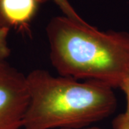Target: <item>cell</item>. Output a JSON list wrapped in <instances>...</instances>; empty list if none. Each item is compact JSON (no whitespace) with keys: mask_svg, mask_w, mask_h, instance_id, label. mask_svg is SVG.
Masks as SVG:
<instances>
[{"mask_svg":"<svg viewBox=\"0 0 129 129\" xmlns=\"http://www.w3.org/2000/svg\"><path fill=\"white\" fill-rule=\"evenodd\" d=\"M52 64L61 76L120 88L129 75V35L102 32L65 16L46 27Z\"/></svg>","mask_w":129,"mask_h":129,"instance_id":"obj_1","label":"cell"},{"mask_svg":"<svg viewBox=\"0 0 129 129\" xmlns=\"http://www.w3.org/2000/svg\"><path fill=\"white\" fill-rule=\"evenodd\" d=\"M27 76L29 103L24 129L80 128L104 119L116 108L113 88L103 83L54 76L45 70Z\"/></svg>","mask_w":129,"mask_h":129,"instance_id":"obj_2","label":"cell"},{"mask_svg":"<svg viewBox=\"0 0 129 129\" xmlns=\"http://www.w3.org/2000/svg\"><path fill=\"white\" fill-rule=\"evenodd\" d=\"M29 103L27 76L6 61L0 63V129L24 126Z\"/></svg>","mask_w":129,"mask_h":129,"instance_id":"obj_3","label":"cell"},{"mask_svg":"<svg viewBox=\"0 0 129 129\" xmlns=\"http://www.w3.org/2000/svg\"><path fill=\"white\" fill-rule=\"evenodd\" d=\"M40 3L39 0H0V11L9 27L21 28L31 21Z\"/></svg>","mask_w":129,"mask_h":129,"instance_id":"obj_4","label":"cell"},{"mask_svg":"<svg viewBox=\"0 0 129 129\" xmlns=\"http://www.w3.org/2000/svg\"><path fill=\"white\" fill-rule=\"evenodd\" d=\"M39 1L40 3L47 2V1H52L63 12L64 16L76 22H82V23L86 22L84 19L80 17V15L77 13V12L74 9L73 6L70 5L68 0H39Z\"/></svg>","mask_w":129,"mask_h":129,"instance_id":"obj_5","label":"cell"},{"mask_svg":"<svg viewBox=\"0 0 129 129\" xmlns=\"http://www.w3.org/2000/svg\"><path fill=\"white\" fill-rule=\"evenodd\" d=\"M9 29V27H0V63L5 62L11 53L8 43Z\"/></svg>","mask_w":129,"mask_h":129,"instance_id":"obj_6","label":"cell"},{"mask_svg":"<svg viewBox=\"0 0 129 129\" xmlns=\"http://www.w3.org/2000/svg\"><path fill=\"white\" fill-rule=\"evenodd\" d=\"M114 129H129V118L125 113L118 115L113 120ZM83 129H103L99 127H87Z\"/></svg>","mask_w":129,"mask_h":129,"instance_id":"obj_7","label":"cell"},{"mask_svg":"<svg viewBox=\"0 0 129 129\" xmlns=\"http://www.w3.org/2000/svg\"><path fill=\"white\" fill-rule=\"evenodd\" d=\"M120 88L124 92L125 95L126 96L127 99V109L125 113V114L127 115V117L129 118V75L125 78L123 82L122 83Z\"/></svg>","mask_w":129,"mask_h":129,"instance_id":"obj_8","label":"cell"},{"mask_svg":"<svg viewBox=\"0 0 129 129\" xmlns=\"http://www.w3.org/2000/svg\"><path fill=\"white\" fill-rule=\"evenodd\" d=\"M9 27V26L5 22V19L2 17V14H1V11H0V27Z\"/></svg>","mask_w":129,"mask_h":129,"instance_id":"obj_9","label":"cell"}]
</instances>
